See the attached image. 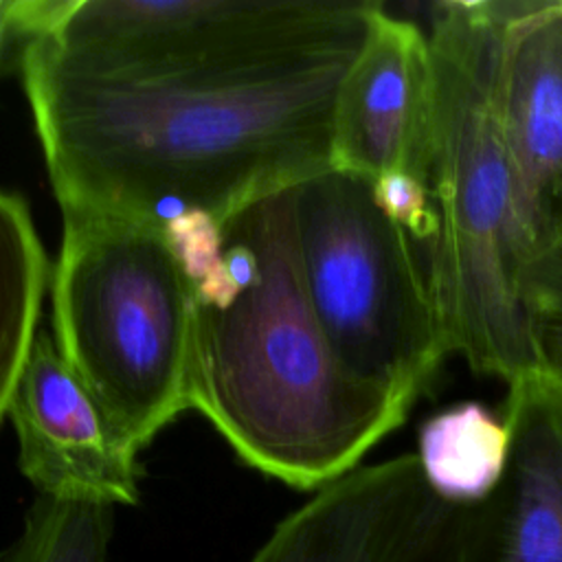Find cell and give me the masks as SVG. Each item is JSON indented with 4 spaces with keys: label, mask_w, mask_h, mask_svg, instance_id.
Returning <instances> with one entry per match:
<instances>
[{
    "label": "cell",
    "mask_w": 562,
    "mask_h": 562,
    "mask_svg": "<svg viewBox=\"0 0 562 562\" xmlns=\"http://www.w3.org/2000/svg\"><path fill=\"white\" fill-rule=\"evenodd\" d=\"M382 2H0L61 213L224 217L334 167L342 83Z\"/></svg>",
    "instance_id": "6da1fadb"
},
{
    "label": "cell",
    "mask_w": 562,
    "mask_h": 562,
    "mask_svg": "<svg viewBox=\"0 0 562 562\" xmlns=\"http://www.w3.org/2000/svg\"><path fill=\"white\" fill-rule=\"evenodd\" d=\"M191 281L189 408L239 459L321 490L404 424L411 406L356 380L327 345L301 285L288 187L224 217L162 228Z\"/></svg>",
    "instance_id": "7a4b0ae2"
},
{
    "label": "cell",
    "mask_w": 562,
    "mask_h": 562,
    "mask_svg": "<svg viewBox=\"0 0 562 562\" xmlns=\"http://www.w3.org/2000/svg\"><path fill=\"white\" fill-rule=\"evenodd\" d=\"M512 0L437 2L428 187L439 235L428 272L450 353L505 384L538 371L516 292L501 81Z\"/></svg>",
    "instance_id": "3957f363"
},
{
    "label": "cell",
    "mask_w": 562,
    "mask_h": 562,
    "mask_svg": "<svg viewBox=\"0 0 562 562\" xmlns=\"http://www.w3.org/2000/svg\"><path fill=\"white\" fill-rule=\"evenodd\" d=\"M61 215L53 338L140 452L189 408L191 281L165 231L112 215Z\"/></svg>",
    "instance_id": "277c9868"
},
{
    "label": "cell",
    "mask_w": 562,
    "mask_h": 562,
    "mask_svg": "<svg viewBox=\"0 0 562 562\" xmlns=\"http://www.w3.org/2000/svg\"><path fill=\"white\" fill-rule=\"evenodd\" d=\"M288 198L301 285L327 345L356 380L413 408L450 353L417 244L360 173L329 167Z\"/></svg>",
    "instance_id": "5b68a950"
},
{
    "label": "cell",
    "mask_w": 562,
    "mask_h": 562,
    "mask_svg": "<svg viewBox=\"0 0 562 562\" xmlns=\"http://www.w3.org/2000/svg\"><path fill=\"white\" fill-rule=\"evenodd\" d=\"M470 505L439 496L415 454L358 465L283 518L250 562H461Z\"/></svg>",
    "instance_id": "8992f818"
},
{
    "label": "cell",
    "mask_w": 562,
    "mask_h": 562,
    "mask_svg": "<svg viewBox=\"0 0 562 562\" xmlns=\"http://www.w3.org/2000/svg\"><path fill=\"white\" fill-rule=\"evenodd\" d=\"M7 415L20 470L37 494L110 507L138 501V450L61 358L53 334L35 336Z\"/></svg>",
    "instance_id": "52a82bcc"
},
{
    "label": "cell",
    "mask_w": 562,
    "mask_h": 562,
    "mask_svg": "<svg viewBox=\"0 0 562 562\" xmlns=\"http://www.w3.org/2000/svg\"><path fill=\"white\" fill-rule=\"evenodd\" d=\"M501 116L518 272L562 222V0H512Z\"/></svg>",
    "instance_id": "ba28073f"
},
{
    "label": "cell",
    "mask_w": 562,
    "mask_h": 562,
    "mask_svg": "<svg viewBox=\"0 0 562 562\" xmlns=\"http://www.w3.org/2000/svg\"><path fill=\"white\" fill-rule=\"evenodd\" d=\"M430 108L428 35L382 4L338 97L334 167L371 180L404 171L428 184Z\"/></svg>",
    "instance_id": "9c48e42d"
},
{
    "label": "cell",
    "mask_w": 562,
    "mask_h": 562,
    "mask_svg": "<svg viewBox=\"0 0 562 562\" xmlns=\"http://www.w3.org/2000/svg\"><path fill=\"white\" fill-rule=\"evenodd\" d=\"M509 454L470 505L461 562H562V384L542 371L507 384Z\"/></svg>",
    "instance_id": "30bf717a"
},
{
    "label": "cell",
    "mask_w": 562,
    "mask_h": 562,
    "mask_svg": "<svg viewBox=\"0 0 562 562\" xmlns=\"http://www.w3.org/2000/svg\"><path fill=\"white\" fill-rule=\"evenodd\" d=\"M509 430L479 402H461L428 417L417 437V461L430 487L454 503L483 501L501 481Z\"/></svg>",
    "instance_id": "8fae6325"
},
{
    "label": "cell",
    "mask_w": 562,
    "mask_h": 562,
    "mask_svg": "<svg viewBox=\"0 0 562 562\" xmlns=\"http://www.w3.org/2000/svg\"><path fill=\"white\" fill-rule=\"evenodd\" d=\"M48 259L22 198L0 189V424L35 340Z\"/></svg>",
    "instance_id": "7c38bea8"
},
{
    "label": "cell",
    "mask_w": 562,
    "mask_h": 562,
    "mask_svg": "<svg viewBox=\"0 0 562 562\" xmlns=\"http://www.w3.org/2000/svg\"><path fill=\"white\" fill-rule=\"evenodd\" d=\"M114 507L37 494L0 562H105Z\"/></svg>",
    "instance_id": "4fadbf2b"
},
{
    "label": "cell",
    "mask_w": 562,
    "mask_h": 562,
    "mask_svg": "<svg viewBox=\"0 0 562 562\" xmlns=\"http://www.w3.org/2000/svg\"><path fill=\"white\" fill-rule=\"evenodd\" d=\"M516 292L538 371L562 384V222L520 263Z\"/></svg>",
    "instance_id": "5bb4252c"
},
{
    "label": "cell",
    "mask_w": 562,
    "mask_h": 562,
    "mask_svg": "<svg viewBox=\"0 0 562 562\" xmlns=\"http://www.w3.org/2000/svg\"><path fill=\"white\" fill-rule=\"evenodd\" d=\"M373 195L380 209L402 226L415 244L432 248L439 235V213L430 187L404 171L373 180Z\"/></svg>",
    "instance_id": "9a60e30c"
}]
</instances>
